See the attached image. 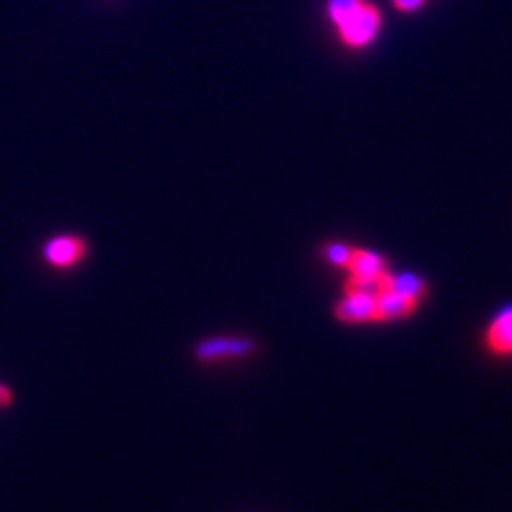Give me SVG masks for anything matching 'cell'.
Masks as SVG:
<instances>
[{
  "label": "cell",
  "instance_id": "cell-1",
  "mask_svg": "<svg viewBox=\"0 0 512 512\" xmlns=\"http://www.w3.org/2000/svg\"><path fill=\"white\" fill-rule=\"evenodd\" d=\"M336 27L342 42L348 44L349 48H365L378 35L382 27V14L376 6L363 2L353 14H349L348 18L340 21Z\"/></svg>",
  "mask_w": 512,
  "mask_h": 512
},
{
  "label": "cell",
  "instance_id": "cell-2",
  "mask_svg": "<svg viewBox=\"0 0 512 512\" xmlns=\"http://www.w3.org/2000/svg\"><path fill=\"white\" fill-rule=\"evenodd\" d=\"M255 349L251 340L245 338H213L205 340L196 348V357L202 363H217L224 359H239Z\"/></svg>",
  "mask_w": 512,
  "mask_h": 512
},
{
  "label": "cell",
  "instance_id": "cell-3",
  "mask_svg": "<svg viewBox=\"0 0 512 512\" xmlns=\"http://www.w3.org/2000/svg\"><path fill=\"white\" fill-rule=\"evenodd\" d=\"M86 255L84 239L76 236H59L50 239L44 247V258L55 268H71Z\"/></svg>",
  "mask_w": 512,
  "mask_h": 512
},
{
  "label": "cell",
  "instance_id": "cell-4",
  "mask_svg": "<svg viewBox=\"0 0 512 512\" xmlns=\"http://www.w3.org/2000/svg\"><path fill=\"white\" fill-rule=\"evenodd\" d=\"M336 317L342 323H370L378 321V308L376 298L359 296V294H348L344 300L336 304Z\"/></svg>",
  "mask_w": 512,
  "mask_h": 512
},
{
  "label": "cell",
  "instance_id": "cell-5",
  "mask_svg": "<svg viewBox=\"0 0 512 512\" xmlns=\"http://www.w3.org/2000/svg\"><path fill=\"white\" fill-rule=\"evenodd\" d=\"M486 344L495 355H512V306L492 321L486 332Z\"/></svg>",
  "mask_w": 512,
  "mask_h": 512
},
{
  "label": "cell",
  "instance_id": "cell-6",
  "mask_svg": "<svg viewBox=\"0 0 512 512\" xmlns=\"http://www.w3.org/2000/svg\"><path fill=\"white\" fill-rule=\"evenodd\" d=\"M376 308H378V321H395V319L408 317L412 311L416 310V300L410 296L389 291L376 300Z\"/></svg>",
  "mask_w": 512,
  "mask_h": 512
},
{
  "label": "cell",
  "instance_id": "cell-7",
  "mask_svg": "<svg viewBox=\"0 0 512 512\" xmlns=\"http://www.w3.org/2000/svg\"><path fill=\"white\" fill-rule=\"evenodd\" d=\"M391 291V275L380 274L374 277H353L346 283V294H359L368 298H380Z\"/></svg>",
  "mask_w": 512,
  "mask_h": 512
},
{
  "label": "cell",
  "instance_id": "cell-8",
  "mask_svg": "<svg viewBox=\"0 0 512 512\" xmlns=\"http://www.w3.org/2000/svg\"><path fill=\"white\" fill-rule=\"evenodd\" d=\"M348 268L351 270L353 277H374V275L384 274V256L372 253V251L355 249Z\"/></svg>",
  "mask_w": 512,
  "mask_h": 512
},
{
  "label": "cell",
  "instance_id": "cell-9",
  "mask_svg": "<svg viewBox=\"0 0 512 512\" xmlns=\"http://www.w3.org/2000/svg\"><path fill=\"white\" fill-rule=\"evenodd\" d=\"M391 291L410 296L414 300H420L427 294L425 281L414 274L391 275Z\"/></svg>",
  "mask_w": 512,
  "mask_h": 512
},
{
  "label": "cell",
  "instance_id": "cell-10",
  "mask_svg": "<svg viewBox=\"0 0 512 512\" xmlns=\"http://www.w3.org/2000/svg\"><path fill=\"white\" fill-rule=\"evenodd\" d=\"M363 0H329V16L336 25L353 14Z\"/></svg>",
  "mask_w": 512,
  "mask_h": 512
},
{
  "label": "cell",
  "instance_id": "cell-11",
  "mask_svg": "<svg viewBox=\"0 0 512 512\" xmlns=\"http://www.w3.org/2000/svg\"><path fill=\"white\" fill-rule=\"evenodd\" d=\"M353 251H355V249H351V247L344 245V243H332V245L327 247V258H329L334 266H344V268H348L349 262H351V256H353Z\"/></svg>",
  "mask_w": 512,
  "mask_h": 512
},
{
  "label": "cell",
  "instance_id": "cell-12",
  "mask_svg": "<svg viewBox=\"0 0 512 512\" xmlns=\"http://www.w3.org/2000/svg\"><path fill=\"white\" fill-rule=\"evenodd\" d=\"M395 8H399L401 12H414L425 4V0H393Z\"/></svg>",
  "mask_w": 512,
  "mask_h": 512
},
{
  "label": "cell",
  "instance_id": "cell-13",
  "mask_svg": "<svg viewBox=\"0 0 512 512\" xmlns=\"http://www.w3.org/2000/svg\"><path fill=\"white\" fill-rule=\"evenodd\" d=\"M12 399H14L12 391H10L6 385L0 384V408H2V406H8V404H12Z\"/></svg>",
  "mask_w": 512,
  "mask_h": 512
}]
</instances>
